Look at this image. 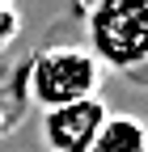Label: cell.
<instances>
[{
  "instance_id": "277c9868",
  "label": "cell",
  "mask_w": 148,
  "mask_h": 152,
  "mask_svg": "<svg viewBox=\"0 0 148 152\" xmlns=\"http://www.w3.org/2000/svg\"><path fill=\"white\" fill-rule=\"evenodd\" d=\"M89 152H148V123L131 114H106Z\"/></svg>"
},
{
  "instance_id": "3957f363",
  "label": "cell",
  "mask_w": 148,
  "mask_h": 152,
  "mask_svg": "<svg viewBox=\"0 0 148 152\" xmlns=\"http://www.w3.org/2000/svg\"><path fill=\"white\" fill-rule=\"evenodd\" d=\"M106 102L102 97H85V102H72L59 110H47L42 114V144L47 152H89L97 140V131L106 123Z\"/></svg>"
},
{
  "instance_id": "5b68a950",
  "label": "cell",
  "mask_w": 148,
  "mask_h": 152,
  "mask_svg": "<svg viewBox=\"0 0 148 152\" xmlns=\"http://www.w3.org/2000/svg\"><path fill=\"white\" fill-rule=\"evenodd\" d=\"M17 34H21V9H17V0H0V55H4Z\"/></svg>"
},
{
  "instance_id": "8992f818",
  "label": "cell",
  "mask_w": 148,
  "mask_h": 152,
  "mask_svg": "<svg viewBox=\"0 0 148 152\" xmlns=\"http://www.w3.org/2000/svg\"><path fill=\"white\" fill-rule=\"evenodd\" d=\"M0 140H4V114H0Z\"/></svg>"
},
{
  "instance_id": "6da1fadb",
  "label": "cell",
  "mask_w": 148,
  "mask_h": 152,
  "mask_svg": "<svg viewBox=\"0 0 148 152\" xmlns=\"http://www.w3.org/2000/svg\"><path fill=\"white\" fill-rule=\"evenodd\" d=\"M85 30L102 72H136L148 64V0H89Z\"/></svg>"
},
{
  "instance_id": "7a4b0ae2",
  "label": "cell",
  "mask_w": 148,
  "mask_h": 152,
  "mask_svg": "<svg viewBox=\"0 0 148 152\" xmlns=\"http://www.w3.org/2000/svg\"><path fill=\"white\" fill-rule=\"evenodd\" d=\"M26 89H30V102L42 114L72 106V102H85V97H102V64L89 55V47L55 42L30 59Z\"/></svg>"
}]
</instances>
